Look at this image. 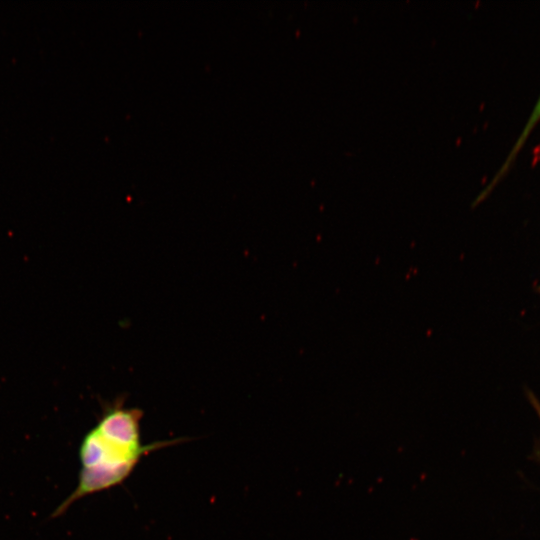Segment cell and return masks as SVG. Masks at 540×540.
Returning a JSON list of instances; mask_svg holds the SVG:
<instances>
[{"instance_id": "1", "label": "cell", "mask_w": 540, "mask_h": 540, "mask_svg": "<svg viewBox=\"0 0 540 540\" xmlns=\"http://www.w3.org/2000/svg\"><path fill=\"white\" fill-rule=\"evenodd\" d=\"M143 412L116 402L83 438L80 445L81 469L75 491L57 510L62 513L74 501L122 484L143 457L183 439L144 444L141 439Z\"/></svg>"}, {"instance_id": "2", "label": "cell", "mask_w": 540, "mask_h": 540, "mask_svg": "<svg viewBox=\"0 0 540 540\" xmlns=\"http://www.w3.org/2000/svg\"><path fill=\"white\" fill-rule=\"evenodd\" d=\"M539 121H540V95L531 112L530 117L527 120L526 125L523 128V131L519 135L518 140L516 141L504 167L502 168V172H504L509 167V165L511 164V162L513 161V159L515 158L519 150L522 148L527 138L529 137L530 133L532 132V130L538 124Z\"/></svg>"}]
</instances>
